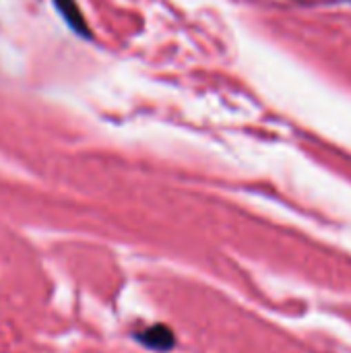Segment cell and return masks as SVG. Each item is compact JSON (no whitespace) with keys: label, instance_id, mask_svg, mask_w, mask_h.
<instances>
[{"label":"cell","instance_id":"obj_1","mask_svg":"<svg viewBox=\"0 0 351 353\" xmlns=\"http://www.w3.org/2000/svg\"><path fill=\"white\" fill-rule=\"evenodd\" d=\"M132 337L137 343H141L143 347L155 353H170L176 347V333L168 325H161V323L145 327L132 333Z\"/></svg>","mask_w":351,"mask_h":353},{"label":"cell","instance_id":"obj_2","mask_svg":"<svg viewBox=\"0 0 351 353\" xmlns=\"http://www.w3.org/2000/svg\"><path fill=\"white\" fill-rule=\"evenodd\" d=\"M58 6H62V10H64L66 19L70 21V25H72L74 29L83 31V23H81V19H79V12H77L72 0H58Z\"/></svg>","mask_w":351,"mask_h":353}]
</instances>
